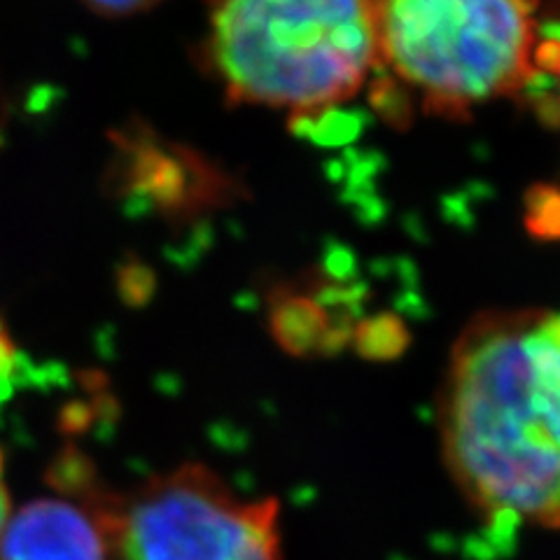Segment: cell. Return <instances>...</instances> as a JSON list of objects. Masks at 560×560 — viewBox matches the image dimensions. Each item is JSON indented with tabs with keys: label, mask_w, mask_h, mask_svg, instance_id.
<instances>
[{
	"label": "cell",
	"mask_w": 560,
	"mask_h": 560,
	"mask_svg": "<svg viewBox=\"0 0 560 560\" xmlns=\"http://www.w3.org/2000/svg\"><path fill=\"white\" fill-rule=\"evenodd\" d=\"M453 486L481 518L560 530V311L471 318L436 397Z\"/></svg>",
	"instance_id": "cell-1"
},
{
	"label": "cell",
	"mask_w": 560,
	"mask_h": 560,
	"mask_svg": "<svg viewBox=\"0 0 560 560\" xmlns=\"http://www.w3.org/2000/svg\"><path fill=\"white\" fill-rule=\"evenodd\" d=\"M206 61L226 98L285 108L296 127L376 73L374 0H210Z\"/></svg>",
	"instance_id": "cell-2"
},
{
	"label": "cell",
	"mask_w": 560,
	"mask_h": 560,
	"mask_svg": "<svg viewBox=\"0 0 560 560\" xmlns=\"http://www.w3.org/2000/svg\"><path fill=\"white\" fill-rule=\"evenodd\" d=\"M541 0H374L376 86L423 113L465 119L533 90L541 73Z\"/></svg>",
	"instance_id": "cell-3"
},
{
	"label": "cell",
	"mask_w": 560,
	"mask_h": 560,
	"mask_svg": "<svg viewBox=\"0 0 560 560\" xmlns=\"http://www.w3.org/2000/svg\"><path fill=\"white\" fill-rule=\"evenodd\" d=\"M113 560H280L276 500H243L215 471L185 465L129 495L101 493Z\"/></svg>",
	"instance_id": "cell-4"
},
{
	"label": "cell",
	"mask_w": 560,
	"mask_h": 560,
	"mask_svg": "<svg viewBox=\"0 0 560 560\" xmlns=\"http://www.w3.org/2000/svg\"><path fill=\"white\" fill-rule=\"evenodd\" d=\"M115 195L143 201L166 218H191L222 206L236 185L230 175L208 164L206 156L185 145L166 143L154 131L131 125L113 133Z\"/></svg>",
	"instance_id": "cell-5"
},
{
	"label": "cell",
	"mask_w": 560,
	"mask_h": 560,
	"mask_svg": "<svg viewBox=\"0 0 560 560\" xmlns=\"http://www.w3.org/2000/svg\"><path fill=\"white\" fill-rule=\"evenodd\" d=\"M0 560H113L108 525L94 502L35 500L5 523Z\"/></svg>",
	"instance_id": "cell-6"
},
{
	"label": "cell",
	"mask_w": 560,
	"mask_h": 560,
	"mask_svg": "<svg viewBox=\"0 0 560 560\" xmlns=\"http://www.w3.org/2000/svg\"><path fill=\"white\" fill-rule=\"evenodd\" d=\"M119 292L125 300L131 304V306H138L150 300L152 294V288H154V280H152V273L148 267L138 265V261H133V265H127L125 269L119 271Z\"/></svg>",
	"instance_id": "cell-7"
},
{
	"label": "cell",
	"mask_w": 560,
	"mask_h": 560,
	"mask_svg": "<svg viewBox=\"0 0 560 560\" xmlns=\"http://www.w3.org/2000/svg\"><path fill=\"white\" fill-rule=\"evenodd\" d=\"M82 3L101 16H115V20H119V16L145 12L154 5H160L162 0H82Z\"/></svg>",
	"instance_id": "cell-8"
},
{
	"label": "cell",
	"mask_w": 560,
	"mask_h": 560,
	"mask_svg": "<svg viewBox=\"0 0 560 560\" xmlns=\"http://www.w3.org/2000/svg\"><path fill=\"white\" fill-rule=\"evenodd\" d=\"M16 364V348L5 331V327L0 325V374H10Z\"/></svg>",
	"instance_id": "cell-9"
},
{
	"label": "cell",
	"mask_w": 560,
	"mask_h": 560,
	"mask_svg": "<svg viewBox=\"0 0 560 560\" xmlns=\"http://www.w3.org/2000/svg\"><path fill=\"white\" fill-rule=\"evenodd\" d=\"M8 514H10V498H8V488L3 483V458H0V533L5 528Z\"/></svg>",
	"instance_id": "cell-10"
},
{
	"label": "cell",
	"mask_w": 560,
	"mask_h": 560,
	"mask_svg": "<svg viewBox=\"0 0 560 560\" xmlns=\"http://www.w3.org/2000/svg\"><path fill=\"white\" fill-rule=\"evenodd\" d=\"M553 75L558 78V98L551 103V108L547 113L553 117V121L560 127V61H558V68L553 70Z\"/></svg>",
	"instance_id": "cell-11"
}]
</instances>
